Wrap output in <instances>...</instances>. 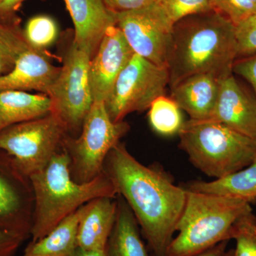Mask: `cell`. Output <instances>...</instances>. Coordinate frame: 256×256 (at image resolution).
I'll use <instances>...</instances> for the list:
<instances>
[{"label": "cell", "mask_w": 256, "mask_h": 256, "mask_svg": "<svg viewBox=\"0 0 256 256\" xmlns=\"http://www.w3.org/2000/svg\"><path fill=\"white\" fill-rule=\"evenodd\" d=\"M102 171L134 214L152 256H168L170 244L186 203V191L160 165L146 166L119 142Z\"/></svg>", "instance_id": "1"}, {"label": "cell", "mask_w": 256, "mask_h": 256, "mask_svg": "<svg viewBox=\"0 0 256 256\" xmlns=\"http://www.w3.org/2000/svg\"><path fill=\"white\" fill-rule=\"evenodd\" d=\"M237 52L235 26L223 14L212 10L183 18L170 34L166 68L170 88L196 74L228 76L233 74Z\"/></svg>", "instance_id": "2"}, {"label": "cell", "mask_w": 256, "mask_h": 256, "mask_svg": "<svg viewBox=\"0 0 256 256\" xmlns=\"http://www.w3.org/2000/svg\"><path fill=\"white\" fill-rule=\"evenodd\" d=\"M70 159L63 148L41 171L30 176L34 194L32 240L43 238L64 218L94 198H116L117 190L102 171L90 182H76L69 169Z\"/></svg>", "instance_id": "3"}, {"label": "cell", "mask_w": 256, "mask_h": 256, "mask_svg": "<svg viewBox=\"0 0 256 256\" xmlns=\"http://www.w3.org/2000/svg\"><path fill=\"white\" fill-rule=\"evenodd\" d=\"M186 191V203L176 227L178 235L170 244L168 256H196L230 240L236 220L252 210L240 198Z\"/></svg>", "instance_id": "4"}, {"label": "cell", "mask_w": 256, "mask_h": 256, "mask_svg": "<svg viewBox=\"0 0 256 256\" xmlns=\"http://www.w3.org/2000/svg\"><path fill=\"white\" fill-rule=\"evenodd\" d=\"M180 146L196 169L220 178L256 160V140L212 120L184 121L178 132Z\"/></svg>", "instance_id": "5"}, {"label": "cell", "mask_w": 256, "mask_h": 256, "mask_svg": "<svg viewBox=\"0 0 256 256\" xmlns=\"http://www.w3.org/2000/svg\"><path fill=\"white\" fill-rule=\"evenodd\" d=\"M60 43L62 66L48 96L50 114L64 124L68 136L77 137L94 104L89 82L90 56L76 45L73 33Z\"/></svg>", "instance_id": "6"}, {"label": "cell", "mask_w": 256, "mask_h": 256, "mask_svg": "<svg viewBox=\"0 0 256 256\" xmlns=\"http://www.w3.org/2000/svg\"><path fill=\"white\" fill-rule=\"evenodd\" d=\"M130 129L126 121L114 122L105 102L94 101L77 137L66 134L62 148L70 159V175L76 182L88 183L102 172L109 152Z\"/></svg>", "instance_id": "7"}, {"label": "cell", "mask_w": 256, "mask_h": 256, "mask_svg": "<svg viewBox=\"0 0 256 256\" xmlns=\"http://www.w3.org/2000/svg\"><path fill=\"white\" fill-rule=\"evenodd\" d=\"M68 134L53 114L13 124L0 132V149L12 156L28 176L43 170L62 149Z\"/></svg>", "instance_id": "8"}, {"label": "cell", "mask_w": 256, "mask_h": 256, "mask_svg": "<svg viewBox=\"0 0 256 256\" xmlns=\"http://www.w3.org/2000/svg\"><path fill=\"white\" fill-rule=\"evenodd\" d=\"M169 82L168 68L134 54L105 101L108 114L118 122L130 114L148 110L153 101L165 95Z\"/></svg>", "instance_id": "9"}, {"label": "cell", "mask_w": 256, "mask_h": 256, "mask_svg": "<svg viewBox=\"0 0 256 256\" xmlns=\"http://www.w3.org/2000/svg\"><path fill=\"white\" fill-rule=\"evenodd\" d=\"M34 194L30 176L0 149V228L26 240L31 237Z\"/></svg>", "instance_id": "10"}, {"label": "cell", "mask_w": 256, "mask_h": 256, "mask_svg": "<svg viewBox=\"0 0 256 256\" xmlns=\"http://www.w3.org/2000/svg\"><path fill=\"white\" fill-rule=\"evenodd\" d=\"M134 54L121 30L116 25L108 28L89 64V82L94 101L105 102Z\"/></svg>", "instance_id": "11"}, {"label": "cell", "mask_w": 256, "mask_h": 256, "mask_svg": "<svg viewBox=\"0 0 256 256\" xmlns=\"http://www.w3.org/2000/svg\"><path fill=\"white\" fill-rule=\"evenodd\" d=\"M116 26L124 34L136 54L166 68L170 32L166 31L148 8L116 14Z\"/></svg>", "instance_id": "12"}, {"label": "cell", "mask_w": 256, "mask_h": 256, "mask_svg": "<svg viewBox=\"0 0 256 256\" xmlns=\"http://www.w3.org/2000/svg\"><path fill=\"white\" fill-rule=\"evenodd\" d=\"M207 120L220 122L256 140V98L234 74L222 79L213 116Z\"/></svg>", "instance_id": "13"}, {"label": "cell", "mask_w": 256, "mask_h": 256, "mask_svg": "<svg viewBox=\"0 0 256 256\" xmlns=\"http://www.w3.org/2000/svg\"><path fill=\"white\" fill-rule=\"evenodd\" d=\"M60 70L45 50L31 48L20 56L9 73L0 76V92L34 90L48 96Z\"/></svg>", "instance_id": "14"}, {"label": "cell", "mask_w": 256, "mask_h": 256, "mask_svg": "<svg viewBox=\"0 0 256 256\" xmlns=\"http://www.w3.org/2000/svg\"><path fill=\"white\" fill-rule=\"evenodd\" d=\"M74 25L76 45L92 58L106 31L117 23L102 0H64Z\"/></svg>", "instance_id": "15"}, {"label": "cell", "mask_w": 256, "mask_h": 256, "mask_svg": "<svg viewBox=\"0 0 256 256\" xmlns=\"http://www.w3.org/2000/svg\"><path fill=\"white\" fill-rule=\"evenodd\" d=\"M222 79L212 74L192 76L170 88V98L190 119L207 120L214 112Z\"/></svg>", "instance_id": "16"}, {"label": "cell", "mask_w": 256, "mask_h": 256, "mask_svg": "<svg viewBox=\"0 0 256 256\" xmlns=\"http://www.w3.org/2000/svg\"><path fill=\"white\" fill-rule=\"evenodd\" d=\"M78 246L84 250H105L116 220V198H94L79 208Z\"/></svg>", "instance_id": "17"}, {"label": "cell", "mask_w": 256, "mask_h": 256, "mask_svg": "<svg viewBox=\"0 0 256 256\" xmlns=\"http://www.w3.org/2000/svg\"><path fill=\"white\" fill-rule=\"evenodd\" d=\"M116 220L106 242L105 256H150L130 207L118 194Z\"/></svg>", "instance_id": "18"}, {"label": "cell", "mask_w": 256, "mask_h": 256, "mask_svg": "<svg viewBox=\"0 0 256 256\" xmlns=\"http://www.w3.org/2000/svg\"><path fill=\"white\" fill-rule=\"evenodd\" d=\"M50 111V100L46 94L0 92V132L13 124L43 117Z\"/></svg>", "instance_id": "19"}, {"label": "cell", "mask_w": 256, "mask_h": 256, "mask_svg": "<svg viewBox=\"0 0 256 256\" xmlns=\"http://www.w3.org/2000/svg\"><path fill=\"white\" fill-rule=\"evenodd\" d=\"M190 191L240 198L256 204V160L240 171L212 182L194 181L184 188Z\"/></svg>", "instance_id": "20"}, {"label": "cell", "mask_w": 256, "mask_h": 256, "mask_svg": "<svg viewBox=\"0 0 256 256\" xmlns=\"http://www.w3.org/2000/svg\"><path fill=\"white\" fill-rule=\"evenodd\" d=\"M80 210L64 218L45 236L32 240L23 256H72L78 248Z\"/></svg>", "instance_id": "21"}, {"label": "cell", "mask_w": 256, "mask_h": 256, "mask_svg": "<svg viewBox=\"0 0 256 256\" xmlns=\"http://www.w3.org/2000/svg\"><path fill=\"white\" fill-rule=\"evenodd\" d=\"M33 48L16 14H0V76L9 73L24 52Z\"/></svg>", "instance_id": "22"}, {"label": "cell", "mask_w": 256, "mask_h": 256, "mask_svg": "<svg viewBox=\"0 0 256 256\" xmlns=\"http://www.w3.org/2000/svg\"><path fill=\"white\" fill-rule=\"evenodd\" d=\"M212 0H154L146 6L168 32L190 15L212 10Z\"/></svg>", "instance_id": "23"}, {"label": "cell", "mask_w": 256, "mask_h": 256, "mask_svg": "<svg viewBox=\"0 0 256 256\" xmlns=\"http://www.w3.org/2000/svg\"><path fill=\"white\" fill-rule=\"evenodd\" d=\"M181 109L170 97L158 98L149 108L148 118L152 129L162 136L178 133L184 121Z\"/></svg>", "instance_id": "24"}, {"label": "cell", "mask_w": 256, "mask_h": 256, "mask_svg": "<svg viewBox=\"0 0 256 256\" xmlns=\"http://www.w3.org/2000/svg\"><path fill=\"white\" fill-rule=\"evenodd\" d=\"M230 239L236 242L235 256H256V215L252 210L236 220L230 229Z\"/></svg>", "instance_id": "25"}, {"label": "cell", "mask_w": 256, "mask_h": 256, "mask_svg": "<svg viewBox=\"0 0 256 256\" xmlns=\"http://www.w3.org/2000/svg\"><path fill=\"white\" fill-rule=\"evenodd\" d=\"M24 32L33 48L46 50L56 40L58 30L53 18L47 15H37L28 20Z\"/></svg>", "instance_id": "26"}, {"label": "cell", "mask_w": 256, "mask_h": 256, "mask_svg": "<svg viewBox=\"0 0 256 256\" xmlns=\"http://www.w3.org/2000/svg\"><path fill=\"white\" fill-rule=\"evenodd\" d=\"M212 8L236 26L256 14V0H212Z\"/></svg>", "instance_id": "27"}, {"label": "cell", "mask_w": 256, "mask_h": 256, "mask_svg": "<svg viewBox=\"0 0 256 256\" xmlns=\"http://www.w3.org/2000/svg\"><path fill=\"white\" fill-rule=\"evenodd\" d=\"M237 58L256 54V14L235 26Z\"/></svg>", "instance_id": "28"}, {"label": "cell", "mask_w": 256, "mask_h": 256, "mask_svg": "<svg viewBox=\"0 0 256 256\" xmlns=\"http://www.w3.org/2000/svg\"><path fill=\"white\" fill-rule=\"evenodd\" d=\"M233 74L242 77L250 85L256 98V54L237 58L233 65Z\"/></svg>", "instance_id": "29"}, {"label": "cell", "mask_w": 256, "mask_h": 256, "mask_svg": "<svg viewBox=\"0 0 256 256\" xmlns=\"http://www.w3.org/2000/svg\"><path fill=\"white\" fill-rule=\"evenodd\" d=\"M154 0H102L107 9L114 14L146 8Z\"/></svg>", "instance_id": "30"}, {"label": "cell", "mask_w": 256, "mask_h": 256, "mask_svg": "<svg viewBox=\"0 0 256 256\" xmlns=\"http://www.w3.org/2000/svg\"><path fill=\"white\" fill-rule=\"evenodd\" d=\"M24 242L18 236L0 228V256H14Z\"/></svg>", "instance_id": "31"}, {"label": "cell", "mask_w": 256, "mask_h": 256, "mask_svg": "<svg viewBox=\"0 0 256 256\" xmlns=\"http://www.w3.org/2000/svg\"><path fill=\"white\" fill-rule=\"evenodd\" d=\"M25 0H4L0 3V14H16Z\"/></svg>", "instance_id": "32"}, {"label": "cell", "mask_w": 256, "mask_h": 256, "mask_svg": "<svg viewBox=\"0 0 256 256\" xmlns=\"http://www.w3.org/2000/svg\"><path fill=\"white\" fill-rule=\"evenodd\" d=\"M229 240H224L196 256H222L226 250Z\"/></svg>", "instance_id": "33"}, {"label": "cell", "mask_w": 256, "mask_h": 256, "mask_svg": "<svg viewBox=\"0 0 256 256\" xmlns=\"http://www.w3.org/2000/svg\"><path fill=\"white\" fill-rule=\"evenodd\" d=\"M72 256H105V252L104 250H84L78 247Z\"/></svg>", "instance_id": "34"}, {"label": "cell", "mask_w": 256, "mask_h": 256, "mask_svg": "<svg viewBox=\"0 0 256 256\" xmlns=\"http://www.w3.org/2000/svg\"><path fill=\"white\" fill-rule=\"evenodd\" d=\"M222 256H235L234 248H230L228 250H226Z\"/></svg>", "instance_id": "35"}, {"label": "cell", "mask_w": 256, "mask_h": 256, "mask_svg": "<svg viewBox=\"0 0 256 256\" xmlns=\"http://www.w3.org/2000/svg\"><path fill=\"white\" fill-rule=\"evenodd\" d=\"M3 1H4V0H0V3L2 2Z\"/></svg>", "instance_id": "36"}]
</instances>
